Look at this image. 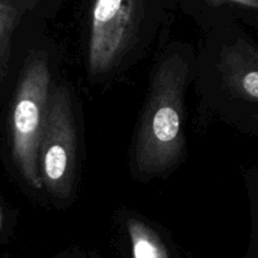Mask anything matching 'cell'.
Returning <instances> with one entry per match:
<instances>
[{
    "instance_id": "7a4b0ae2",
    "label": "cell",
    "mask_w": 258,
    "mask_h": 258,
    "mask_svg": "<svg viewBox=\"0 0 258 258\" xmlns=\"http://www.w3.org/2000/svg\"><path fill=\"white\" fill-rule=\"evenodd\" d=\"M51 98V71L46 56L33 53L24 64L12 111V153L31 187L43 188L39 148Z\"/></svg>"
},
{
    "instance_id": "8fae6325",
    "label": "cell",
    "mask_w": 258,
    "mask_h": 258,
    "mask_svg": "<svg viewBox=\"0 0 258 258\" xmlns=\"http://www.w3.org/2000/svg\"><path fill=\"white\" fill-rule=\"evenodd\" d=\"M255 120H257V124H258V115H255Z\"/></svg>"
},
{
    "instance_id": "ba28073f",
    "label": "cell",
    "mask_w": 258,
    "mask_h": 258,
    "mask_svg": "<svg viewBox=\"0 0 258 258\" xmlns=\"http://www.w3.org/2000/svg\"><path fill=\"white\" fill-rule=\"evenodd\" d=\"M222 2H228V3H233L240 7H245V8L258 9V0H222Z\"/></svg>"
},
{
    "instance_id": "277c9868",
    "label": "cell",
    "mask_w": 258,
    "mask_h": 258,
    "mask_svg": "<svg viewBox=\"0 0 258 258\" xmlns=\"http://www.w3.org/2000/svg\"><path fill=\"white\" fill-rule=\"evenodd\" d=\"M141 0H95L91 16L88 64L93 76L116 63L135 34Z\"/></svg>"
},
{
    "instance_id": "3957f363",
    "label": "cell",
    "mask_w": 258,
    "mask_h": 258,
    "mask_svg": "<svg viewBox=\"0 0 258 258\" xmlns=\"http://www.w3.org/2000/svg\"><path fill=\"white\" fill-rule=\"evenodd\" d=\"M76 160V131L70 91L58 86L51 93L39 148V172L43 187L56 199L73 192Z\"/></svg>"
},
{
    "instance_id": "9c48e42d",
    "label": "cell",
    "mask_w": 258,
    "mask_h": 258,
    "mask_svg": "<svg viewBox=\"0 0 258 258\" xmlns=\"http://www.w3.org/2000/svg\"><path fill=\"white\" fill-rule=\"evenodd\" d=\"M2 225H3V207L0 203V230H2Z\"/></svg>"
},
{
    "instance_id": "5b68a950",
    "label": "cell",
    "mask_w": 258,
    "mask_h": 258,
    "mask_svg": "<svg viewBox=\"0 0 258 258\" xmlns=\"http://www.w3.org/2000/svg\"><path fill=\"white\" fill-rule=\"evenodd\" d=\"M218 70L233 95L258 103V49L253 44L238 39L223 47Z\"/></svg>"
},
{
    "instance_id": "8992f818",
    "label": "cell",
    "mask_w": 258,
    "mask_h": 258,
    "mask_svg": "<svg viewBox=\"0 0 258 258\" xmlns=\"http://www.w3.org/2000/svg\"><path fill=\"white\" fill-rule=\"evenodd\" d=\"M132 258H171L160 235L140 219L126 220Z\"/></svg>"
},
{
    "instance_id": "52a82bcc",
    "label": "cell",
    "mask_w": 258,
    "mask_h": 258,
    "mask_svg": "<svg viewBox=\"0 0 258 258\" xmlns=\"http://www.w3.org/2000/svg\"><path fill=\"white\" fill-rule=\"evenodd\" d=\"M18 21V9L13 0H0V68L8 56L12 34Z\"/></svg>"
},
{
    "instance_id": "30bf717a",
    "label": "cell",
    "mask_w": 258,
    "mask_h": 258,
    "mask_svg": "<svg viewBox=\"0 0 258 258\" xmlns=\"http://www.w3.org/2000/svg\"><path fill=\"white\" fill-rule=\"evenodd\" d=\"M252 258H258V243H257V245H255L254 252H253V254H252Z\"/></svg>"
},
{
    "instance_id": "6da1fadb",
    "label": "cell",
    "mask_w": 258,
    "mask_h": 258,
    "mask_svg": "<svg viewBox=\"0 0 258 258\" xmlns=\"http://www.w3.org/2000/svg\"><path fill=\"white\" fill-rule=\"evenodd\" d=\"M188 63L172 54L160 63L141 118L136 140V168L143 176L170 170L183 152V95Z\"/></svg>"
}]
</instances>
